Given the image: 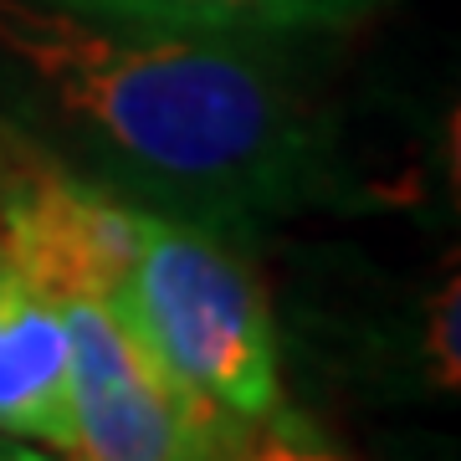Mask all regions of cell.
<instances>
[{
  "instance_id": "obj_1",
  "label": "cell",
  "mask_w": 461,
  "mask_h": 461,
  "mask_svg": "<svg viewBox=\"0 0 461 461\" xmlns=\"http://www.w3.org/2000/svg\"><path fill=\"white\" fill-rule=\"evenodd\" d=\"M11 123L139 211L257 230L333 195V123L267 36L154 32L0 0Z\"/></svg>"
},
{
  "instance_id": "obj_2",
  "label": "cell",
  "mask_w": 461,
  "mask_h": 461,
  "mask_svg": "<svg viewBox=\"0 0 461 461\" xmlns=\"http://www.w3.org/2000/svg\"><path fill=\"white\" fill-rule=\"evenodd\" d=\"M103 303L215 426L247 430L282 400L272 303L226 230L144 211L139 251Z\"/></svg>"
},
{
  "instance_id": "obj_3",
  "label": "cell",
  "mask_w": 461,
  "mask_h": 461,
  "mask_svg": "<svg viewBox=\"0 0 461 461\" xmlns=\"http://www.w3.org/2000/svg\"><path fill=\"white\" fill-rule=\"evenodd\" d=\"M144 211L0 118V247L47 297H113Z\"/></svg>"
},
{
  "instance_id": "obj_4",
  "label": "cell",
  "mask_w": 461,
  "mask_h": 461,
  "mask_svg": "<svg viewBox=\"0 0 461 461\" xmlns=\"http://www.w3.org/2000/svg\"><path fill=\"white\" fill-rule=\"evenodd\" d=\"M62 323L72 344L67 461H230L247 430L205 420L103 297H62Z\"/></svg>"
},
{
  "instance_id": "obj_5",
  "label": "cell",
  "mask_w": 461,
  "mask_h": 461,
  "mask_svg": "<svg viewBox=\"0 0 461 461\" xmlns=\"http://www.w3.org/2000/svg\"><path fill=\"white\" fill-rule=\"evenodd\" d=\"M0 436L72 451V344L62 303L0 247Z\"/></svg>"
},
{
  "instance_id": "obj_6",
  "label": "cell",
  "mask_w": 461,
  "mask_h": 461,
  "mask_svg": "<svg viewBox=\"0 0 461 461\" xmlns=\"http://www.w3.org/2000/svg\"><path fill=\"white\" fill-rule=\"evenodd\" d=\"M62 11L154 32H200V36H297L333 32L369 16L379 0H51Z\"/></svg>"
},
{
  "instance_id": "obj_7",
  "label": "cell",
  "mask_w": 461,
  "mask_h": 461,
  "mask_svg": "<svg viewBox=\"0 0 461 461\" xmlns=\"http://www.w3.org/2000/svg\"><path fill=\"white\" fill-rule=\"evenodd\" d=\"M230 461H354V456L318 420H308L303 411H287L277 400L262 420L247 426V436L236 441Z\"/></svg>"
},
{
  "instance_id": "obj_8",
  "label": "cell",
  "mask_w": 461,
  "mask_h": 461,
  "mask_svg": "<svg viewBox=\"0 0 461 461\" xmlns=\"http://www.w3.org/2000/svg\"><path fill=\"white\" fill-rule=\"evenodd\" d=\"M456 277H446V287L426 303V364H430V379L441 384L446 395L456 390L461 379V348H456Z\"/></svg>"
},
{
  "instance_id": "obj_9",
  "label": "cell",
  "mask_w": 461,
  "mask_h": 461,
  "mask_svg": "<svg viewBox=\"0 0 461 461\" xmlns=\"http://www.w3.org/2000/svg\"><path fill=\"white\" fill-rule=\"evenodd\" d=\"M0 461H57V456H47V451H21V446H5V451H0Z\"/></svg>"
}]
</instances>
